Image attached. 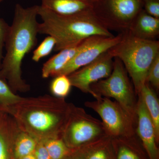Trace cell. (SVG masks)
Returning a JSON list of instances; mask_svg holds the SVG:
<instances>
[{
	"instance_id": "cell-11",
	"label": "cell",
	"mask_w": 159,
	"mask_h": 159,
	"mask_svg": "<svg viewBox=\"0 0 159 159\" xmlns=\"http://www.w3.org/2000/svg\"><path fill=\"white\" fill-rule=\"evenodd\" d=\"M136 131L149 159H159L156 137L153 123L142 96L138 95Z\"/></svg>"
},
{
	"instance_id": "cell-8",
	"label": "cell",
	"mask_w": 159,
	"mask_h": 159,
	"mask_svg": "<svg viewBox=\"0 0 159 159\" xmlns=\"http://www.w3.org/2000/svg\"><path fill=\"white\" fill-rule=\"evenodd\" d=\"M84 105L100 116L107 135L111 139L129 136L136 133L137 121L116 101L99 97L94 101H87Z\"/></svg>"
},
{
	"instance_id": "cell-13",
	"label": "cell",
	"mask_w": 159,
	"mask_h": 159,
	"mask_svg": "<svg viewBox=\"0 0 159 159\" xmlns=\"http://www.w3.org/2000/svg\"><path fill=\"white\" fill-rule=\"evenodd\" d=\"M40 6L56 14L75 15L93 12L94 0H41Z\"/></svg>"
},
{
	"instance_id": "cell-29",
	"label": "cell",
	"mask_w": 159,
	"mask_h": 159,
	"mask_svg": "<svg viewBox=\"0 0 159 159\" xmlns=\"http://www.w3.org/2000/svg\"><path fill=\"white\" fill-rule=\"evenodd\" d=\"M19 159H35V156H34V153H33L23 157Z\"/></svg>"
},
{
	"instance_id": "cell-30",
	"label": "cell",
	"mask_w": 159,
	"mask_h": 159,
	"mask_svg": "<svg viewBox=\"0 0 159 159\" xmlns=\"http://www.w3.org/2000/svg\"><path fill=\"white\" fill-rule=\"evenodd\" d=\"M6 112L5 111V109L3 107H2L0 106V115L3 112Z\"/></svg>"
},
{
	"instance_id": "cell-26",
	"label": "cell",
	"mask_w": 159,
	"mask_h": 159,
	"mask_svg": "<svg viewBox=\"0 0 159 159\" xmlns=\"http://www.w3.org/2000/svg\"><path fill=\"white\" fill-rule=\"evenodd\" d=\"M143 9L148 14L159 18V0H142Z\"/></svg>"
},
{
	"instance_id": "cell-28",
	"label": "cell",
	"mask_w": 159,
	"mask_h": 159,
	"mask_svg": "<svg viewBox=\"0 0 159 159\" xmlns=\"http://www.w3.org/2000/svg\"><path fill=\"white\" fill-rule=\"evenodd\" d=\"M66 159H84L83 155L80 148L73 151Z\"/></svg>"
},
{
	"instance_id": "cell-20",
	"label": "cell",
	"mask_w": 159,
	"mask_h": 159,
	"mask_svg": "<svg viewBox=\"0 0 159 159\" xmlns=\"http://www.w3.org/2000/svg\"><path fill=\"white\" fill-rule=\"evenodd\" d=\"M51 159H66L73 152L61 138H52L42 141Z\"/></svg>"
},
{
	"instance_id": "cell-24",
	"label": "cell",
	"mask_w": 159,
	"mask_h": 159,
	"mask_svg": "<svg viewBox=\"0 0 159 159\" xmlns=\"http://www.w3.org/2000/svg\"><path fill=\"white\" fill-rule=\"evenodd\" d=\"M146 82L156 92L159 90V54L155 57L148 70Z\"/></svg>"
},
{
	"instance_id": "cell-1",
	"label": "cell",
	"mask_w": 159,
	"mask_h": 159,
	"mask_svg": "<svg viewBox=\"0 0 159 159\" xmlns=\"http://www.w3.org/2000/svg\"><path fill=\"white\" fill-rule=\"evenodd\" d=\"M39 7L35 5L25 8L19 4L15 7L13 21L5 43L6 53L0 66V79L15 93L30 89L23 79L21 68L24 57L37 44Z\"/></svg>"
},
{
	"instance_id": "cell-27",
	"label": "cell",
	"mask_w": 159,
	"mask_h": 159,
	"mask_svg": "<svg viewBox=\"0 0 159 159\" xmlns=\"http://www.w3.org/2000/svg\"><path fill=\"white\" fill-rule=\"evenodd\" d=\"M34 153L35 159H51L42 141L38 142Z\"/></svg>"
},
{
	"instance_id": "cell-6",
	"label": "cell",
	"mask_w": 159,
	"mask_h": 159,
	"mask_svg": "<svg viewBox=\"0 0 159 159\" xmlns=\"http://www.w3.org/2000/svg\"><path fill=\"white\" fill-rule=\"evenodd\" d=\"M107 136L102 121L71 103L61 138L73 150Z\"/></svg>"
},
{
	"instance_id": "cell-31",
	"label": "cell",
	"mask_w": 159,
	"mask_h": 159,
	"mask_svg": "<svg viewBox=\"0 0 159 159\" xmlns=\"http://www.w3.org/2000/svg\"><path fill=\"white\" fill-rule=\"evenodd\" d=\"M3 1H4V0H0V2H3Z\"/></svg>"
},
{
	"instance_id": "cell-23",
	"label": "cell",
	"mask_w": 159,
	"mask_h": 159,
	"mask_svg": "<svg viewBox=\"0 0 159 159\" xmlns=\"http://www.w3.org/2000/svg\"><path fill=\"white\" fill-rule=\"evenodd\" d=\"M56 44L55 39L48 35L33 52L32 60L38 62L43 57L48 56L54 50Z\"/></svg>"
},
{
	"instance_id": "cell-21",
	"label": "cell",
	"mask_w": 159,
	"mask_h": 159,
	"mask_svg": "<svg viewBox=\"0 0 159 159\" xmlns=\"http://www.w3.org/2000/svg\"><path fill=\"white\" fill-rule=\"evenodd\" d=\"M50 85L51 93L54 97L65 98L68 95L70 91V81L68 76L58 75L54 77Z\"/></svg>"
},
{
	"instance_id": "cell-19",
	"label": "cell",
	"mask_w": 159,
	"mask_h": 159,
	"mask_svg": "<svg viewBox=\"0 0 159 159\" xmlns=\"http://www.w3.org/2000/svg\"><path fill=\"white\" fill-rule=\"evenodd\" d=\"M38 141L30 134L20 129L15 139L13 154L15 159L34 153Z\"/></svg>"
},
{
	"instance_id": "cell-5",
	"label": "cell",
	"mask_w": 159,
	"mask_h": 159,
	"mask_svg": "<svg viewBox=\"0 0 159 159\" xmlns=\"http://www.w3.org/2000/svg\"><path fill=\"white\" fill-rule=\"evenodd\" d=\"M90 87L97 97L116 99L124 110L137 121L138 97L127 71L118 57L114 58L113 69L109 77L93 84Z\"/></svg>"
},
{
	"instance_id": "cell-16",
	"label": "cell",
	"mask_w": 159,
	"mask_h": 159,
	"mask_svg": "<svg viewBox=\"0 0 159 159\" xmlns=\"http://www.w3.org/2000/svg\"><path fill=\"white\" fill-rule=\"evenodd\" d=\"M85 40L78 44L59 51V53L46 61L42 69L43 78L56 77L57 73L79 52Z\"/></svg>"
},
{
	"instance_id": "cell-2",
	"label": "cell",
	"mask_w": 159,
	"mask_h": 159,
	"mask_svg": "<svg viewBox=\"0 0 159 159\" xmlns=\"http://www.w3.org/2000/svg\"><path fill=\"white\" fill-rule=\"evenodd\" d=\"M71 104L65 98L49 95L24 97L6 112L14 118L20 130L40 142L61 138Z\"/></svg>"
},
{
	"instance_id": "cell-3",
	"label": "cell",
	"mask_w": 159,
	"mask_h": 159,
	"mask_svg": "<svg viewBox=\"0 0 159 159\" xmlns=\"http://www.w3.org/2000/svg\"><path fill=\"white\" fill-rule=\"evenodd\" d=\"M38 15L42 20L39 25V34H47L55 39V51L76 45L94 35L114 36L100 25L93 12L60 15L39 6Z\"/></svg>"
},
{
	"instance_id": "cell-10",
	"label": "cell",
	"mask_w": 159,
	"mask_h": 159,
	"mask_svg": "<svg viewBox=\"0 0 159 159\" xmlns=\"http://www.w3.org/2000/svg\"><path fill=\"white\" fill-rule=\"evenodd\" d=\"M122 38V33H120L111 37L94 35L86 39L79 52L57 73L56 77L61 75L68 76L89 64L116 45Z\"/></svg>"
},
{
	"instance_id": "cell-15",
	"label": "cell",
	"mask_w": 159,
	"mask_h": 159,
	"mask_svg": "<svg viewBox=\"0 0 159 159\" xmlns=\"http://www.w3.org/2000/svg\"><path fill=\"white\" fill-rule=\"evenodd\" d=\"M116 159H145L137 133L129 136L111 139Z\"/></svg>"
},
{
	"instance_id": "cell-4",
	"label": "cell",
	"mask_w": 159,
	"mask_h": 159,
	"mask_svg": "<svg viewBox=\"0 0 159 159\" xmlns=\"http://www.w3.org/2000/svg\"><path fill=\"white\" fill-rule=\"evenodd\" d=\"M109 51L123 63L138 97L146 83L149 67L159 54V41L140 39L127 31L122 32L121 40Z\"/></svg>"
},
{
	"instance_id": "cell-32",
	"label": "cell",
	"mask_w": 159,
	"mask_h": 159,
	"mask_svg": "<svg viewBox=\"0 0 159 159\" xmlns=\"http://www.w3.org/2000/svg\"><path fill=\"white\" fill-rule=\"evenodd\" d=\"M94 1H95V0H94Z\"/></svg>"
},
{
	"instance_id": "cell-9",
	"label": "cell",
	"mask_w": 159,
	"mask_h": 159,
	"mask_svg": "<svg viewBox=\"0 0 159 159\" xmlns=\"http://www.w3.org/2000/svg\"><path fill=\"white\" fill-rule=\"evenodd\" d=\"M114 57L109 50L102 53L97 59L68 76L71 85L83 93L91 94L96 99L97 95L92 90L91 85L111 74L113 69Z\"/></svg>"
},
{
	"instance_id": "cell-14",
	"label": "cell",
	"mask_w": 159,
	"mask_h": 159,
	"mask_svg": "<svg viewBox=\"0 0 159 159\" xmlns=\"http://www.w3.org/2000/svg\"><path fill=\"white\" fill-rule=\"evenodd\" d=\"M133 36L146 40H157L159 35V18L142 9L137 15L128 30Z\"/></svg>"
},
{
	"instance_id": "cell-22",
	"label": "cell",
	"mask_w": 159,
	"mask_h": 159,
	"mask_svg": "<svg viewBox=\"0 0 159 159\" xmlns=\"http://www.w3.org/2000/svg\"><path fill=\"white\" fill-rule=\"evenodd\" d=\"M24 97L14 93L8 84L0 79V106L6 110L20 102Z\"/></svg>"
},
{
	"instance_id": "cell-12",
	"label": "cell",
	"mask_w": 159,
	"mask_h": 159,
	"mask_svg": "<svg viewBox=\"0 0 159 159\" xmlns=\"http://www.w3.org/2000/svg\"><path fill=\"white\" fill-rule=\"evenodd\" d=\"M19 130L10 114L5 112L0 115V159H15L13 145Z\"/></svg>"
},
{
	"instance_id": "cell-7",
	"label": "cell",
	"mask_w": 159,
	"mask_h": 159,
	"mask_svg": "<svg viewBox=\"0 0 159 159\" xmlns=\"http://www.w3.org/2000/svg\"><path fill=\"white\" fill-rule=\"evenodd\" d=\"M143 9L142 0H95L93 11L100 25L109 31H128Z\"/></svg>"
},
{
	"instance_id": "cell-18",
	"label": "cell",
	"mask_w": 159,
	"mask_h": 159,
	"mask_svg": "<svg viewBox=\"0 0 159 159\" xmlns=\"http://www.w3.org/2000/svg\"><path fill=\"white\" fill-rule=\"evenodd\" d=\"M142 96L145 107L153 123L157 143L159 142V102L156 92L145 83L139 94Z\"/></svg>"
},
{
	"instance_id": "cell-25",
	"label": "cell",
	"mask_w": 159,
	"mask_h": 159,
	"mask_svg": "<svg viewBox=\"0 0 159 159\" xmlns=\"http://www.w3.org/2000/svg\"><path fill=\"white\" fill-rule=\"evenodd\" d=\"M10 25L3 19L0 18V66L4 57V49Z\"/></svg>"
},
{
	"instance_id": "cell-17",
	"label": "cell",
	"mask_w": 159,
	"mask_h": 159,
	"mask_svg": "<svg viewBox=\"0 0 159 159\" xmlns=\"http://www.w3.org/2000/svg\"><path fill=\"white\" fill-rule=\"evenodd\" d=\"M79 148L84 159H116L111 138L108 135Z\"/></svg>"
}]
</instances>
